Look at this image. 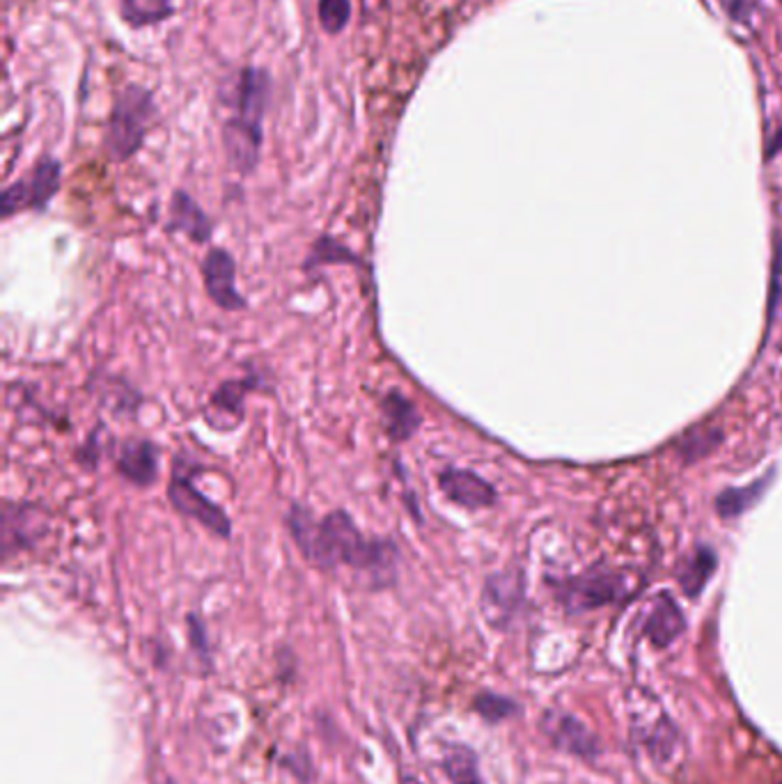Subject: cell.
<instances>
[{"mask_svg":"<svg viewBox=\"0 0 782 784\" xmlns=\"http://www.w3.org/2000/svg\"><path fill=\"white\" fill-rule=\"evenodd\" d=\"M287 528L305 560L319 569L347 564L367 573L374 588H386L397 578V543L390 537H363L354 519L343 509H335L317 521L308 507L292 502Z\"/></svg>","mask_w":782,"mask_h":784,"instance_id":"obj_1","label":"cell"},{"mask_svg":"<svg viewBox=\"0 0 782 784\" xmlns=\"http://www.w3.org/2000/svg\"><path fill=\"white\" fill-rule=\"evenodd\" d=\"M271 94V77L264 70L246 67L232 92L234 115L223 126V147L230 165L242 175H251L260 163L264 141V113Z\"/></svg>","mask_w":782,"mask_h":784,"instance_id":"obj_2","label":"cell"},{"mask_svg":"<svg viewBox=\"0 0 782 784\" xmlns=\"http://www.w3.org/2000/svg\"><path fill=\"white\" fill-rule=\"evenodd\" d=\"M156 115L154 94L143 85H124L118 96L109 118L104 147L111 161L124 163L131 156L139 154L145 143L150 124Z\"/></svg>","mask_w":782,"mask_h":784,"instance_id":"obj_3","label":"cell"},{"mask_svg":"<svg viewBox=\"0 0 782 784\" xmlns=\"http://www.w3.org/2000/svg\"><path fill=\"white\" fill-rule=\"evenodd\" d=\"M633 590V576L599 567L567 581L560 588V599L569 612H586L627 599Z\"/></svg>","mask_w":782,"mask_h":784,"instance_id":"obj_4","label":"cell"},{"mask_svg":"<svg viewBox=\"0 0 782 784\" xmlns=\"http://www.w3.org/2000/svg\"><path fill=\"white\" fill-rule=\"evenodd\" d=\"M62 165L53 156H44L35 163L26 177L10 184L0 197L3 216L10 218L19 212H44L49 202L60 191Z\"/></svg>","mask_w":782,"mask_h":784,"instance_id":"obj_5","label":"cell"},{"mask_svg":"<svg viewBox=\"0 0 782 784\" xmlns=\"http://www.w3.org/2000/svg\"><path fill=\"white\" fill-rule=\"evenodd\" d=\"M197 468L186 470L182 466V461L177 459L173 477H170V487H167V498L173 502V507L180 511L182 517L197 521L200 526H205L210 532H214L216 537L227 539L232 534V523L230 517L225 515V509L214 505L205 493H200L193 487L191 475Z\"/></svg>","mask_w":782,"mask_h":784,"instance_id":"obj_6","label":"cell"},{"mask_svg":"<svg viewBox=\"0 0 782 784\" xmlns=\"http://www.w3.org/2000/svg\"><path fill=\"white\" fill-rule=\"evenodd\" d=\"M49 530V515L35 502L3 505V551L6 558L35 547Z\"/></svg>","mask_w":782,"mask_h":784,"instance_id":"obj_7","label":"cell"},{"mask_svg":"<svg viewBox=\"0 0 782 784\" xmlns=\"http://www.w3.org/2000/svg\"><path fill=\"white\" fill-rule=\"evenodd\" d=\"M524 605V581L515 571L491 573L483 590V615L494 629H507Z\"/></svg>","mask_w":782,"mask_h":784,"instance_id":"obj_8","label":"cell"},{"mask_svg":"<svg viewBox=\"0 0 782 784\" xmlns=\"http://www.w3.org/2000/svg\"><path fill=\"white\" fill-rule=\"evenodd\" d=\"M541 732L549 736V741L562 750V753H569L573 757L581 760H597L599 755V741L597 736L581 723L578 719H573L571 713L567 711H547L541 719Z\"/></svg>","mask_w":782,"mask_h":784,"instance_id":"obj_9","label":"cell"},{"mask_svg":"<svg viewBox=\"0 0 782 784\" xmlns=\"http://www.w3.org/2000/svg\"><path fill=\"white\" fill-rule=\"evenodd\" d=\"M202 278H205L207 294L223 310L236 313L246 308V298L236 289V262L225 248H212L202 259Z\"/></svg>","mask_w":782,"mask_h":784,"instance_id":"obj_10","label":"cell"},{"mask_svg":"<svg viewBox=\"0 0 782 784\" xmlns=\"http://www.w3.org/2000/svg\"><path fill=\"white\" fill-rule=\"evenodd\" d=\"M438 489L450 502L466 509H485L496 502V489L478 472L464 468H446L438 472Z\"/></svg>","mask_w":782,"mask_h":784,"instance_id":"obj_11","label":"cell"},{"mask_svg":"<svg viewBox=\"0 0 782 784\" xmlns=\"http://www.w3.org/2000/svg\"><path fill=\"white\" fill-rule=\"evenodd\" d=\"M260 384L257 374H248L246 379L236 381H225L221 388L212 395L205 418L207 422L219 429V431H230L244 420V401L251 390H255Z\"/></svg>","mask_w":782,"mask_h":784,"instance_id":"obj_12","label":"cell"},{"mask_svg":"<svg viewBox=\"0 0 782 784\" xmlns=\"http://www.w3.org/2000/svg\"><path fill=\"white\" fill-rule=\"evenodd\" d=\"M118 472L135 487H150L159 477V450L150 440H129L118 452Z\"/></svg>","mask_w":782,"mask_h":784,"instance_id":"obj_13","label":"cell"},{"mask_svg":"<svg viewBox=\"0 0 782 784\" xmlns=\"http://www.w3.org/2000/svg\"><path fill=\"white\" fill-rule=\"evenodd\" d=\"M167 230L189 236L195 244H207L212 238L210 216L202 212L200 204L186 191H175L173 202H170Z\"/></svg>","mask_w":782,"mask_h":784,"instance_id":"obj_14","label":"cell"},{"mask_svg":"<svg viewBox=\"0 0 782 784\" xmlns=\"http://www.w3.org/2000/svg\"><path fill=\"white\" fill-rule=\"evenodd\" d=\"M382 414H384L386 436L393 442H404L414 438L416 431L423 427V416L418 414L416 404L399 390H390L384 397Z\"/></svg>","mask_w":782,"mask_h":784,"instance_id":"obj_15","label":"cell"},{"mask_svg":"<svg viewBox=\"0 0 782 784\" xmlns=\"http://www.w3.org/2000/svg\"><path fill=\"white\" fill-rule=\"evenodd\" d=\"M684 629L687 622L682 610H679V605L668 594H659V599L650 610L648 622H644V635L650 638L654 646L663 650V646L672 644L679 635H682Z\"/></svg>","mask_w":782,"mask_h":784,"instance_id":"obj_16","label":"cell"},{"mask_svg":"<svg viewBox=\"0 0 782 784\" xmlns=\"http://www.w3.org/2000/svg\"><path fill=\"white\" fill-rule=\"evenodd\" d=\"M173 12V0H120V14L131 28L163 23Z\"/></svg>","mask_w":782,"mask_h":784,"instance_id":"obj_17","label":"cell"},{"mask_svg":"<svg viewBox=\"0 0 782 784\" xmlns=\"http://www.w3.org/2000/svg\"><path fill=\"white\" fill-rule=\"evenodd\" d=\"M444 771L453 784H483L478 757L466 745H453L444 757Z\"/></svg>","mask_w":782,"mask_h":784,"instance_id":"obj_18","label":"cell"},{"mask_svg":"<svg viewBox=\"0 0 782 784\" xmlns=\"http://www.w3.org/2000/svg\"><path fill=\"white\" fill-rule=\"evenodd\" d=\"M713 569H717V558H713V553L709 549H700L691 560L689 564L684 567V571L679 573V583H682V590L689 594V597H698L707 581H709V576L713 573Z\"/></svg>","mask_w":782,"mask_h":784,"instance_id":"obj_19","label":"cell"},{"mask_svg":"<svg viewBox=\"0 0 782 784\" xmlns=\"http://www.w3.org/2000/svg\"><path fill=\"white\" fill-rule=\"evenodd\" d=\"M319 26L326 35H339L352 19V3L349 0H319L317 6Z\"/></svg>","mask_w":782,"mask_h":784,"instance_id":"obj_20","label":"cell"},{"mask_svg":"<svg viewBox=\"0 0 782 784\" xmlns=\"http://www.w3.org/2000/svg\"><path fill=\"white\" fill-rule=\"evenodd\" d=\"M764 487H766V482H755L753 487H748V489H730V491L721 493L717 500L719 515L728 517V519L739 517L741 511H745L753 502H758Z\"/></svg>","mask_w":782,"mask_h":784,"instance_id":"obj_21","label":"cell"},{"mask_svg":"<svg viewBox=\"0 0 782 784\" xmlns=\"http://www.w3.org/2000/svg\"><path fill=\"white\" fill-rule=\"evenodd\" d=\"M335 259L358 264V257L352 251H347L343 244H337L335 238H331V236H322L319 242L313 246L311 257L305 259V268H315V266H322V264L335 262Z\"/></svg>","mask_w":782,"mask_h":784,"instance_id":"obj_22","label":"cell"},{"mask_svg":"<svg viewBox=\"0 0 782 784\" xmlns=\"http://www.w3.org/2000/svg\"><path fill=\"white\" fill-rule=\"evenodd\" d=\"M475 709H478V713L483 715L485 721L500 723V721L509 719V715H515L517 704L512 700L502 698V695L483 693V695H478V700H475Z\"/></svg>","mask_w":782,"mask_h":784,"instance_id":"obj_23","label":"cell"},{"mask_svg":"<svg viewBox=\"0 0 782 784\" xmlns=\"http://www.w3.org/2000/svg\"><path fill=\"white\" fill-rule=\"evenodd\" d=\"M760 3H762V0H728V12H730V17L734 21L741 23V21H748L758 12Z\"/></svg>","mask_w":782,"mask_h":784,"instance_id":"obj_24","label":"cell"},{"mask_svg":"<svg viewBox=\"0 0 782 784\" xmlns=\"http://www.w3.org/2000/svg\"><path fill=\"white\" fill-rule=\"evenodd\" d=\"M780 784H782V782H780Z\"/></svg>","mask_w":782,"mask_h":784,"instance_id":"obj_25","label":"cell"}]
</instances>
